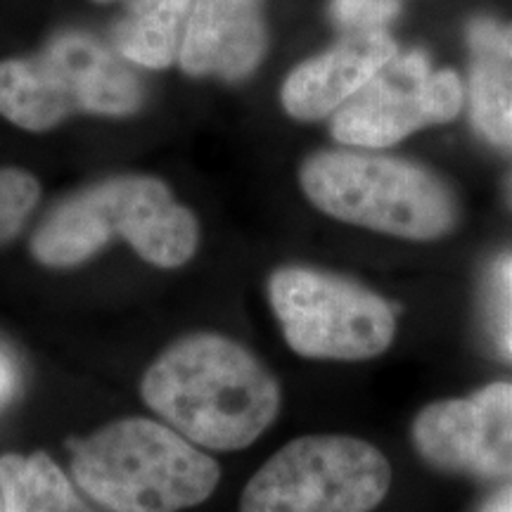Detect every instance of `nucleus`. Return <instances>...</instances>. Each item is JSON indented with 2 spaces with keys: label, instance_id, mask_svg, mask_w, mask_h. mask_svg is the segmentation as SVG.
I'll list each match as a JSON object with an SVG mask.
<instances>
[{
  "label": "nucleus",
  "instance_id": "14",
  "mask_svg": "<svg viewBox=\"0 0 512 512\" xmlns=\"http://www.w3.org/2000/svg\"><path fill=\"white\" fill-rule=\"evenodd\" d=\"M0 494L5 512H95L46 453L0 458Z\"/></svg>",
  "mask_w": 512,
  "mask_h": 512
},
{
  "label": "nucleus",
  "instance_id": "20",
  "mask_svg": "<svg viewBox=\"0 0 512 512\" xmlns=\"http://www.w3.org/2000/svg\"><path fill=\"white\" fill-rule=\"evenodd\" d=\"M508 200L512 204V176H510V183H508Z\"/></svg>",
  "mask_w": 512,
  "mask_h": 512
},
{
  "label": "nucleus",
  "instance_id": "9",
  "mask_svg": "<svg viewBox=\"0 0 512 512\" xmlns=\"http://www.w3.org/2000/svg\"><path fill=\"white\" fill-rule=\"evenodd\" d=\"M413 448L441 472L486 482L512 479V384L491 382L463 399L427 403L411 427Z\"/></svg>",
  "mask_w": 512,
  "mask_h": 512
},
{
  "label": "nucleus",
  "instance_id": "22",
  "mask_svg": "<svg viewBox=\"0 0 512 512\" xmlns=\"http://www.w3.org/2000/svg\"><path fill=\"white\" fill-rule=\"evenodd\" d=\"M95 3H110V0H95Z\"/></svg>",
  "mask_w": 512,
  "mask_h": 512
},
{
  "label": "nucleus",
  "instance_id": "2",
  "mask_svg": "<svg viewBox=\"0 0 512 512\" xmlns=\"http://www.w3.org/2000/svg\"><path fill=\"white\" fill-rule=\"evenodd\" d=\"M121 238L147 264L178 268L195 256L200 223L155 176L124 174L64 197L48 211L31 238L38 264L72 268Z\"/></svg>",
  "mask_w": 512,
  "mask_h": 512
},
{
  "label": "nucleus",
  "instance_id": "13",
  "mask_svg": "<svg viewBox=\"0 0 512 512\" xmlns=\"http://www.w3.org/2000/svg\"><path fill=\"white\" fill-rule=\"evenodd\" d=\"M192 0H126L114 48L131 64L166 69L178 60Z\"/></svg>",
  "mask_w": 512,
  "mask_h": 512
},
{
  "label": "nucleus",
  "instance_id": "1",
  "mask_svg": "<svg viewBox=\"0 0 512 512\" xmlns=\"http://www.w3.org/2000/svg\"><path fill=\"white\" fill-rule=\"evenodd\" d=\"M140 394L166 425L211 451L252 446L283 406L271 370L216 332H192L166 347L145 370Z\"/></svg>",
  "mask_w": 512,
  "mask_h": 512
},
{
  "label": "nucleus",
  "instance_id": "7",
  "mask_svg": "<svg viewBox=\"0 0 512 512\" xmlns=\"http://www.w3.org/2000/svg\"><path fill=\"white\" fill-rule=\"evenodd\" d=\"M268 302L294 354L318 361H368L392 347L396 313L366 285L309 266H280Z\"/></svg>",
  "mask_w": 512,
  "mask_h": 512
},
{
  "label": "nucleus",
  "instance_id": "5",
  "mask_svg": "<svg viewBox=\"0 0 512 512\" xmlns=\"http://www.w3.org/2000/svg\"><path fill=\"white\" fill-rule=\"evenodd\" d=\"M143 102L128 60L88 31H60L36 55L0 60V114L24 131H50L74 114L131 117Z\"/></svg>",
  "mask_w": 512,
  "mask_h": 512
},
{
  "label": "nucleus",
  "instance_id": "12",
  "mask_svg": "<svg viewBox=\"0 0 512 512\" xmlns=\"http://www.w3.org/2000/svg\"><path fill=\"white\" fill-rule=\"evenodd\" d=\"M470 43V119L486 143L512 150V22L475 19Z\"/></svg>",
  "mask_w": 512,
  "mask_h": 512
},
{
  "label": "nucleus",
  "instance_id": "18",
  "mask_svg": "<svg viewBox=\"0 0 512 512\" xmlns=\"http://www.w3.org/2000/svg\"><path fill=\"white\" fill-rule=\"evenodd\" d=\"M17 380H19V373H17L15 356H12L5 347H0V406L15 394Z\"/></svg>",
  "mask_w": 512,
  "mask_h": 512
},
{
  "label": "nucleus",
  "instance_id": "10",
  "mask_svg": "<svg viewBox=\"0 0 512 512\" xmlns=\"http://www.w3.org/2000/svg\"><path fill=\"white\" fill-rule=\"evenodd\" d=\"M264 53V0H192L176 60L185 74L240 81Z\"/></svg>",
  "mask_w": 512,
  "mask_h": 512
},
{
  "label": "nucleus",
  "instance_id": "3",
  "mask_svg": "<svg viewBox=\"0 0 512 512\" xmlns=\"http://www.w3.org/2000/svg\"><path fill=\"white\" fill-rule=\"evenodd\" d=\"M76 484L112 512H178L214 494L221 467L174 427L126 418L72 444Z\"/></svg>",
  "mask_w": 512,
  "mask_h": 512
},
{
  "label": "nucleus",
  "instance_id": "21",
  "mask_svg": "<svg viewBox=\"0 0 512 512\" xmlns=\"http://www.w3.org/2000/svg\"><path fill=\"white\" fill-rule=\"evenodd\" d=\"M0 512H5V510H3V494H0Z\"/></svg>",
  "mask_w": 512,
  "mask_h": 512
},
{
  "label": "nucleus",
  "instance_id": "15",
  "mask_svg": "<svg viewBox=\"0 0 512 512\" xmlns=\"http://www.w3.org/2000/svg\"><path fill=\"white\" fill-rule=\"evenodd\" d=\"M41 185L24 169H0V245L22 230L36 209Z\"/></svg>",
  "mask_w": 512,
  "mask_h": 512
},
{
  "label": "nucleus",
  "instance_id": "6",
  "mask_svg": "<svg viewBox=\"0 0 512 512\" xmlns=\"http://www.w3.org/2000/svg\"><path fill=\"white\" fill-rule=\"evenodd\" d=\"M380 448L349 434H309L273 453L240 498V512H373L392 489Z\"/></svg>",
  "mask_w": 512,
  "mask_h": 512
},
{
  "label": "nucleus",
  "instance_id": "19",
  "mask_svg": "<svg viewBox=\"0 0 512 512\" xmlns=\"http://www.w3.org/2000/svg\"><path fill=\"white\" fill-rule=\"evenodd\" d=\"M479 512H512V479L486 501Z\"/></svg>",
  "mask_w": 512,
  "mask_h": 512
},
{
  "label": "nucleus",
  "instance_id": "4",
  "mask_svg": "<svg viewBox=\"0 0 512 512\" xmlns=\"http://www.w3.org/2000/svg\"><path fill=\"white\" fill-rule=\"evenodd\" d=\"M299 185L330 219L392 238L432 242L458 226L456 195L437 174L375 150L316 152L299 169Z\"/></svg>",
  "mask_w": 512,
  "mask_h": 512
},
{
  "label": "nucleus",
  "instance_id": "11",
  "mask_svg": "<svg viewBox=\"0 0 512 512\" xmlns=\"http://www.w3.org/2000/svg\"><path fill=\"white\" fill-rule=\"evenodd\" d=\"M399 53L384 31L347 34L330 50L292 69L280 91L285 112L297 121L332 117Z\"/></svg>",
  "mask_w": 512,
  "mask_h": 512
},
{
  "label": "nucleus",
  "instance_id": "8",
  "mask_svg": "<svg viewBox=\"0 0 512 512\" xmlns=\"http://www.w3.org/2000/svg\"><path fill=\"white\" fill-rule=\"evenodd\" d=\"M463 81L451 69H432L420 50L396 53L332 114V138L344 147L384 150L420 128L448 124L463 110Z\"/></svg>",
  "mask_w": 512,
  "mask_h": 512
},
{
  "label": "nucleus",
  "instance_id": "17",
  "mask_svg": "<svg viewBox=\"0 0 512 512\" xmlns=\"http://www.w3.org/2000/svg\"><path fill=\"white\" fill-rule=\"evenodd\" d=\"M496 316L503 347L512 354V259L498 268L496 278Z\"/></svg>",
  "mask_w": 512,
  "mask_h": 512
},
{
  "label": "nucleus",
  "instance_id": "16",
  "mask_svg": "<svg viewBox=\"0 0 512 512\" xmlns=\"http://www.w3.org/2000/svg\"><path fill=\"white\" fill-rule=\"evenodd\" d=\"M399 0H332L330 17L347 34H368L382 31L399 15Z\"/></svg>",
  "mask_w": 512,
  "mask_h": 512
}]
</instances>
